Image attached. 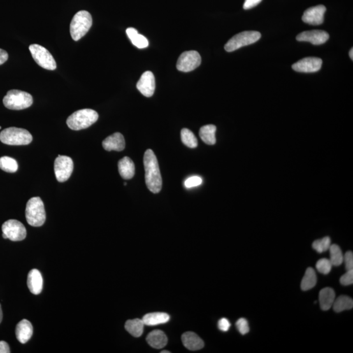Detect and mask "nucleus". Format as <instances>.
I'll return each mask as SVG.
<instances>
[{"mask_svg": "<svg viewBox=\"0 0 353 353\" xmlns=\"http://www.w3.org/2000/svg\"><path fill=\"white\" fill-rule=\"evenodd\" d=\"M145 171V183L148 190L154 194L160 192L162 187V180L159 162L152 149L146 150L143 158Z\"/></svg>", "mask_w": 353, "mask_h": 353, "instance_id": "1", "label": "nucleus"}, {"mask_svg": "<svg viewBox=\"0 0 353 353\" xmlns=\"http://www.w3.org/2000/svg\"><path fill=\"white\" fill-rule=\"evenodd\" d=\"M98 114L90 109H84L75 111L67 119V124L73 131L87 129L98 119Z\"/></svg>", "mask_w": 353, "mask_h": 353, "instance_id": "2", "label": "nucleus"}, {"mask_svg": "<svg viewBox=\"0 0 353 353\" xmlns=\"http://www.w3.org/2000/svg\"><path fill=\"white\" fill-rule=\"evenodd\" d=\"M26 218L28 223L34 227L41 226L45 223L46 213L43 202L39 197H34L27 202Z\"/></svg>", "mask_w": 353, "mask_h": 353, "instance_id": "3", "label": "nucleus"}, {"mask_svg": "<svg viewBox=\"0 0 353 353\" xmlns=\"http://www.w3.org/2000/svg\"><path fill=\"white\" fill-rule=\"evenodd\" d=\"M92 25L91 15L87 11L77 13L70 23V34L74 41L80 40L89 31Z\"/></svg>", "mask_w": 353, "mask_h": 353, "instance_id": "4", "label": "nucleus"}, {"mask_svg": "<svg viewBox=\"0 0 353 353\" xmlns=\"http://www.w3.org/2000/svg\"><path fill=\"white\" fill-rule=\"evenodd\" d=\"M32 136L27 130L11 127L0 133V141L9 145H26L32 142Z\"/></svg>", "mask_w": 353, "mask_h": 353, "instance_id": "5", "label": "nucleus"}, {"mask_svg": "<svg viewBox=\"0 0 353 353\" xmlns=\"http://www.w3.org/2000/svg\"><path fill=\"white\" fill-rule=\"evenodd\" d=\"M5 107L11 110H22L33 104V97L29 93L18 90H9L4 97Z\"/></svg>", "mask_w": 353, "mask_h": 353, "instance_id": "6", "label": "nucleus"}, {"mask_svg": "<svg viewBox=\"0 0 353 353\" xmlns=\"http://www.w3.org/2000/svg\"><path fill=\"white\" fill-rule=\"evenodd\" d=\"M261 38V34L257 31H246L236 34L224 46L227 52H233L243 46L256 43Z\"/></svg>", "mask_w": 353, "mask_h": 353, "instance_id": "7", "label": "nucleus"}, {"mask_svg": "<svg viewBox=\"0 0 353 353\" xmlns=\"http://www.w3.org/2000/svg\"><path fill=\"white\" fill-rule=\"evenodd\" d=\"M29 50L32 57L39 66L48 70H55L57 68V63L54 58L45 47L38 44H32L29 46Z\"/></svg>", "mask_w": 353, "mask_h": 353, "instance_id": "8", "label": "nucleus"}, {"mask_svg": "<svg viewBox=\"0 0 353 353\" xmlns=\"http://www.w3.org/2000/svg\"><path fill=\"white\" fill-rule=\"evenodd\" d=\"M2 236L13 241L24 240L27 237V230L22 223L17 220L11 219L5 222L2 227Z\"/></svg>", "mask_w": 353, "mask_h": 353, "instance_id": "9", "label": "nucleus"}, {"mask_svg": "<svg viewBox=\"0 0 353 353\" xmlns=\"http://www.w3.org/2000/svg\"><path fill=\"white\" fill-rule=\"evenodd\" d=\"M55 173L59 182H65L70 178L73 170V162L70 157L59 155L55 161Z\"/></svg>", "mask_w": 353, "mask_h": 353, "instance_id": "10", "label": "nucleus"}, {"mask_svg": "<svg viewBox=\"0 0 353 353\" xmlns=\"http://www.w3.org/2000/svg\"><path fill=\"white\" fill-rule=\"evenodd\" d=\"M200 55L196 51H186L182 53L176 62L179 71L189 72L194 70L201 64Z\"/></svg>", "mask_w": 353, "mask_h": 353, "instance_id": "11", "label": "nucleus"}, {"mask_svg": "<svg viewBox=\"0 0 353 353\" xmlns=\"http://www.w3.org/2000/svg\"><path fill=\"white\" fill-rule=\"evenodd\" d=\"M322 60L319 58L308 57L292 65L294 71L301 73H314L321 68Z\"/></svg>", "mask_w": 353, "mask_h": 353, "instance_id": "12", "label": "nucleus"}, {"mask_svg": "<svg viewBox=\"0 0 353 353\" xmlns=\"http://www.w3.org/2000/svg\"><path fill=\"white\" fill-rule=\"evenodd\" d=\"M326 10V7L322 5L309 8L304 12L302 20L309 24H321L324 22V16Z\"/></svg>", "mask_w": 353, "mask_h": 353, "instance_id": "13", "label": "nucleus"}, {"mask_svg": "<svg viewBox=\"0 0 353 353\" xmlns=\"http://www.w3.org/2000/svg\"><path fill=\"white\" fill-rule=\"evenodd\" d=\"M329 37V34L322 30H311L301 32L297 36L296 39L298 41H307L318 45L326 43Z\"/></svg>", "mask_w": 353, "mask_h": 353, "instance_id": "14", "label": "nucleus"}, {"mask_svg": "<svg viewBox=\"0 0 353 353\" xmlns=\"http://www.w3.org/2000/svg\"><path fill=\"white\" fill-rule=\"evenodd\" d=\"M155 78L152 71H147L141 75L137 83V88L145 97H152L155 90Z\"/></svg>", "mask_w": 353, "mask_h": 353, "instance_id": "15", "label": "nucleus"}, {"mask_svg": "<svg viewBox=\"0 0 353 353\" xmlns=\"http://www.w3.org/2000/svg\"><path fill=\"white\" fill-rule=\"evenodd\" d=\"M104 149L111 152H122L125 148V140L124 136L120 133L113 134L104 139L102 142Z\"/></svg>", "mask_w": 353, "mask_h": 353, "instance_id": "16", "label": "nucleus"}, {"mask_svg": "<svg viewBox=\"0 0 353 353\" xmlns=\"http://www.w3.org/2000/svg\"><path fill=\"white\" fill-rule=\"evenodd\" d=\"M27 284L32 294H40L43 286V277L40 271L36 269H32L28 275Z\"/></svg>", "mask_w": 353, "mask_h": 353, "instance_id": "17", "label": "nucleus"}, {"mask_svg": "<svg viewBox=\"0 0 353 353\" xmlns=\"http://www.w3.org/2000/svg\"><path fill=\"white\" fill-rule=\"evenodd\" d=\"M33 335V326L31 322L27 319H23L18 322L16 327V337L18 341L22 344L27 343Z\"/></svg>", "mask_w": 353, "mask_h": 353, "instance_id": "18", "label": "nucleus"}, {"mask_svg": "<svg viewBox=\"0 0 353 353\" xmlns=\"http://www.w3.org/2000/svg\"><path fill=\"white\" fill-rule=\"evenodd\" d=\"M181 340L185 347L190 350H200L204 347V343L196 334L187 332L183 334Z\"/></svg>", "mask_w": 353, "mask_h": 353, "instance_id": "19", "label": "nucleus"}, {"mask_svg": "<svg viewBox=\"0 0 353 353\" xmlns=\"http://www.w3.org/2000/svg\"><path fill=\"white\" fill-rule=\"evenodd\" d=\"M148 345L155 349H162L168 343V338L164 332L155 330L148 334L147 337Z\"/></svg>", "mask_w": 353, "mask_h": 353, "instance_id": "20", "label": "nucleus"}, {"mask_svg": "<svg viewBox=\"0 0 353 353\" xmlns=\"http://www.w3.org/2000/svg\"><path fill=\"white\" fill-rule=\"evenodd\" d=\"M118 171L124 180H131L135 175V165L129 157H125L118 163Z\"/></svg>", "mask_w": 353, "mask_h": 353, "instance_id": "21", "label": "nucleus"}, {"mask_svg": "<svg viewBox=\"0 0 353 353\" xmlns=\"http://www.w3.org/2000/svg\"><path fill=\"white\" fill-rule=\"evenodd\" d=\"M336 298V294L332 288L326 287L320 290L319 293V304L323 311L330 310L333 306Z\"/></svg>", "mask_w": 353, "mask_h": 353, "instance_id": "22", "label": "nucleus"}, {"mask_svg": "<svg viewBox=\"0 0 353 353\" xmlns=\"http://www.w3.org/2000/svg\"><path fill=\"white\" fill-rule=\"evenodd\" d=\"M170 319V317L166 313L155 312L146 314L143 317V321L147 326H156L168 322Z\"/></svg>", "mask_w": 353, "mask_h": 353, "instance_id": "23", "label": "nucleus"}, {"mask_svg": "<svg viewBox=\"0 0 353 353\" xmlns=\"http://www.w3.org/2000/svg\"><path fill=\"white\" fill-rule=\"evenodd\" d=\"M127 36L131 39V42L138 48H145L148 45L147 39L143 35L139 34L138 30L134 28H129L127 30Z\"/></svg>", "mask_w": 353, "mask_h": 353, "instance_id": "24", "label": "nucleus"}, {"mask_svg": "<svg viewBox=\"0 0 353 353\" xmlns=\"http://www.w3.org/2000/svg\"><path fill=\"white\" fill-rule=\"evenodd\" d=\"M216 130H217V128L215 125H206L199 130V137L204 142L208 144V145H215L216 143Z\"/></svg>", "mask_w": 353, "mask_h": 353, "instance_id": "25", "label": "nucleus"}, {"mask_svg": "<svg viewBox=\"0 0 353 353\" xmlns=\"http://www.w3.org/2000/svg\"><path fill=\"white\" fill-rule=\"evenodd\" d=\"M145 324L142 319H135L127 320L125 324V329L132 336L138 338L143 333Z\"/></svg>", "mask_w": 353, "mask_h": 353, "instance_id": "26", "label": "nucleus"}, {"mask_svg": "<svg viewBox=\"0 0 353 353\" xmlns=\"http://www.w3.org/2000/svg\"><path fill=\"white\" fill-rule=\"evenodd\" d=\"M317 278L314 269L308 268L301 282V289L304 291L313 289L317 284Z\"/></svg>", "mask_w": 353, "mask_h": 353, "instance_id": "27", "label": "nucleus"}, {"mask_svg": "<svg viewBox=\"0 0 353 353\" xmlns=\"http://www.w3.org/2000/svg\"><path fill=\"white\" fill-rule=\"evenodd\" d=\"M353 307V300L351 298L347 296H339L335 299L332 308L334 311L337 313L342 312L343 311L349 310Z\"/></svg>", "mask_w": 353, "mask_h": 353, "instance_id": "28", "label": "nucleus"}, {"mask_svg": "<svg viewBox=\"0 0 353 353\" xmlns=\"http://www.w3.org/2000/svg\"><path fill=\"white\" fill-rule=\"evenodd\" d=\"M17 162L13 158L3 157L0 158V168L8 173H15L17 171Z\"/></svg>", "mask_w": 353, "mask_h": 353, "instance_id": "29", "label": "nucleus"}, {"mask_svg": "<svg viewBox=\"0 0 353 353\" xmlns=\"http://www.w3.org/2000/svg\"><path fill=\"white\" fill-rule=\"evenodd\" d=\"M181 140L187 147L196 148L198 146V140L192 132L187 129H183L181 132Z\"/></svg>", "mask_w": 353, "mask_h": 353, "instance_id": "30", "label": "nucleus"}, {"mask_svg": "<svg viewBox=\"0 0 353 353\" xmlns=\"http://www.w3.org/2000/svg\"><path fill=\"white\" fill-rule=\"evenodd\" d=\"M331 261L332 266H338L343 263V255L341 248L338 245L334 244L329 248Z\"/></svg>", "mask_w": 353, "mask_h": 353, "instance_id": "31", "label": "nucleus"}, {"mask_svg": "<svg viewBox=\"0 0 353 353\" xmlns=\"http://www.w3.org/2000/svg\"><path fill=\"white\" fill-rule=\"evenodd\" d=\"M331 245V240L329 237H325V238L317 240L313 243L312 247L316 251L319 253L326 252L329 250L330 247Z\"/></svg>", "mask_w": 353, "mask_h": 353, "instance_id": "32", "label": "nucleus"}, {"mask_svg": "<svg viewBox=\"0 0 353 353\" xmlns=\"http://www.w3.org/2000/svg\"><path fill=\"white\" fill-rule=\"evenodd\" d=\"M332 266H332L331 261L327 259H320L316 264V268H317V271L320 273L324 274V275L331 272Z\"/></svg>", "mask_w": 353, "mask_h": 353, "instance_id": "33", "label": "nucleus"}, {"mask_svg": "<svg viewBox=\"0 0 353 353\" xmlns=\"http://www.w3.org/2000/svg\"><path fill=\"white\" fill-rule=\"evenodd\" d=\"M236 327L242 335H245L250 331L247 320L243 318H241L236 322Z\"/></svg>", "mask_w": 353, "mask_h": 353, "instance_id": "34", "label": "nucleus"}, {"mask_svg": "<svg viewBox=\"0 0 353 353\" xmlns=\"http://www.w3.org/2000/svg\"><path fill=\"white\" fill-rule=\"evenodd\" d=\"M202 183V180L201 178L198 176H190L189 179H187L185 181V185L187 188H192L194 187H198V186L200 185Z\"/></svg>", "mask_w": 353, "mask_h": 353, "instance_id": "35", "label": "nucleus"}, {"mask_svg": "<svg viewBox=\"0 0 353 353\" xmlns=\"http://www.w3.org/2000/svg\"><path fill=\"white\" fill-rule=\"evenodd\" d=\"M340 283L344 286H348L352 284L353 283V269L348 270L344 275L341 276L340 278Z\"/></svg>", "mask_w": 353, "mask_h": 353, "instance_id": "36", "label": "nucleus"}, {"mask_svg": "<svg viewBox=\"0 0 353 353\" xmlns=\"http://www.w3.org/2000/svg\"><path fill=\"white\" fill-rule=\"evenodd\" d=\"M343 262L345 263L347 271L353 269V254L351 251H348L343 255Z\"/></svg>", "mask_w": 353, "mask_h": 353, "instance_id": "37", "label": "nucleus"}, {"mask_svg": "<svg viewBox=\"0 0 353 353\" xmlns=\"http://www.w3.org/2000/svg\"><path fill=\"white\" fill-rule=\"evenodd\" d=\"M231 326V322H230L229 320L226 319V318H222V319H220L219 322H218V327H219L220 331L222 332L229 331Z\"/></svg>", "mask_w": 353, "mask_h": 353, "instance_id": "38", "label": "nucleus"}, {"mask_svg": "<svg viewBox=\"0 0 353 353\" xmlns=\"http://www.w3.org/2000/svg\"><path fill=\"white\" fill-rule=\"evenodd\" d=\"M262 0H245L243 4L244 9H250L259 5Z\"/></svg>", "mask_w": 353, "mask_h": 353, "instance_id": "39", "label": "nucleus"}, {"mask_svg": "<svg viewBox=\"0 0 353 353\" xmlns=\"http://www.w3.org/2000/svg\"><path fill=\"white\" fill-rule=\"evenodd\" d=\"M10 349L8 343L4 341H0V353H9Z\"/></svg>", "mask_w": 353, "mask_h": 353, "instance_id": "40", "label": "nucleus"}, {"mask_svg": "<svg viewBox=\"0 0 353 353\" xmlns=\"http://www.w3.org/2000/svg\"><path fill=\"white\" fill-rule=\"evenodd\" d=\"M9 55L6 51L0 48V65L3 64L8 60Z\"/></svg>", "mask_w": 353, "mask_h": 353, "instance_id": "41", "label": "nucleus"}, {"mask_svg": "<svg viewBox=\"0 0 353 353\" xmlns=\"http://www.w3.org/2000/svg\"><path fill=\"white\" fill-rule=\"evenodd\" d=\"M2 319H3V313H2L1 305H0V323L2 321Z\"/></svg>", "mask_w": 353, "mask_h": 353, "instance_id": "42", "label": "nucleus"}, {"mask_svg": "<svg viewBox=\"0 0 353 353\" xmlns=\"http://www.w3.org/2000/svg\"><path fill=\"white\" fill-rule=\"evenodd\" d=\"M349 57H350V59L353 60V48H352L349 51Z\"/></svg>", "mask_w": 353, "mask_h": 353, "instance_id": "43", "label": "nucleus"}, {"mask_svg": "<svg viewBox=\"0 0 353 353\" xmlns=\"http://www.w3.org/2000/svg\"><path fill=\"white\" fill-rule=\"evenodd\" d=\"M161 352L162 353H169L170 352L168 351V350H162V351H161Z\"/></svg>", "mask_w": 353, "mask_h": 353, "instance_id": "44", "label": "nucleus"}, {"mask_svg": "<svg viewBox=\"0 0 353 353\" xmlns=\"http://www.w3.org/2000/svg\"><path fill=\"white\" fill-rule=\"evenodd\" d=\"M2 129V127H0V129Z\"/></svg>", "mask_w": 353, "mask_h": 353, "instance_id": "45", "label": "nucleus"}]
</instances>
